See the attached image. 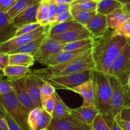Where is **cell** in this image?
Returning a JSON list of instances; mask_svg holds the SVG:
<instances>
[{
	"instance_id": "ba28073f",
	"label": "cell",
	"mask_w": 130,
	"mask_h": 130,
	"mask_svg": "<svg viewBox=\"0 0 130 130\" xmlns=\"http://www.w3.org/2000/svg\"><path fill=\"white\" fill-rule=\"evenodd\" d=\"M63 46L64 44L57 41L47 36L34 55V60L44 65L50 57L63 51Z\"/></svg>"
},
{
	"instance_id": "1f68e13d",
	"label": "cell",
	"mask_w": 130,
	"mask_h": 130,
	"mask_svg": "<svg viewBox=\"0 0 130 130\" xmlns=\"http://www.w3.org/2000/svg\"><path fill=\"white\" fill-rule=\"evenodd\" d=\"M98 1H90V2L81 3L71 5V11H96L98 5Z\"/></svg>"
},
{
	"instance_id": "d590c367",
	"label": "cell",
	"mask_w": 130,
	"mask_h": 130,
	"mask_svg": "<svg viewBox=\"0 0 130 130\" xmlns=\"http://www.w3.org/2000/svg\"><path fill=\"white\" fill-rule=\"evenodd\" d=\"M41 103L43 109L52 116L55 107V95L48 97H41Z\"/></svg>"
},
{
	"instance_id": "cb8c5ba5",
	"label": "cell",
	"mask_w": 130,
	"mask_h": 130,
	"mask_svg": "<svg viewBox=\"0 0 130 130\" xmlns=\"http://www.w3.org/2000/svg\"><path fill=\"white\" fill-rule=\"evenodd\" d=\"M123 5L118 0H99L96 8V13L102 15H110Z\"/></svg>"
},
{
	"instance_id": "2e32d148",
	"label": "cell",
	"mask_w": 130,
	"mask_h": 130,
	"mask_svg": "<svg viewBox=\"0 0 130 130\" xmlns=\"http://www.w3.org/2000/svg\"><path fill=\"white\" fill-rule=\"evenodd\" d=\"M24 84L27 92L37 107H42L41 95L39 85V77L32 72H29L24 77Z\"/></svg>"
},
{
	"instance_id": "7bdbcfd3",
	"label": "cell",
	"mask_w": 130,
	"mask_h": 130,
	"mask_svg": "<svg viewBox=\"0 0 130 130\" xmlns=\"http://www.w3.org/2000/svg\"><path fill=\"white\" fill-rule=\"evenodd\" d=\"M9 65V54L0 52V69L3 71Z\"/></svg>"
},
{
	"instance_id": "8fae6325",
	"label": "cell",
	"mask_w": 130,
	"mask_h": 130,
	"mask_svg": "<svg viewBox=\"0 0 130 130\" xmlns=\"http://www.w3.org/2000/svg\"><path fill=\"white\" fill-rule=\"evenodd\" d=\"M52 116L43 107H36L29 112L28 124L30 130H43L47 129L50 124Z\"/></svg>"
},
{
	"instance_id": "30bf717a",
	"label": "cell",
	"mask_w": 130,
	"mask_h": 130,
	"mask_svg": "<svg viewBox=\"0 0 130 130\" xmlns=\"http://www.w3.org/2000/svg\"><path fill=\"white\" fill-rule=\"evenodd\" d=\"M112 88L111 113L113 117L119 115L124 108V86L116 78L107 75Z\"/></svg>"
},
{
	"instance_id": "277c9868",
	"label": "cell",
	"mask_w": 130,
	"mask_h": 130,
	"mask_svg": "<svg viewBox=\"0 0 130 130\" xmlns=\"http://www.w3.org/2000/svg\"><path fill=\"white\" fill-rule=\"evenodd\" d=\"M0 104L22 130H30L28 117L31 110L23 106L13 91L6 95H0Z\"/></svg>"
},
{
	"instance_id": "e575fe53",
	"label": "cell",
	"mask_w": 130,
	"mask_h": 130,
	"mask_svg": "<svg viewBox=\"0 0 130 130\" xmlns=\"http://www.w3.org/2000/svg\"><path fill=\"white\" fill-rule=\"evenodd\" d=\"M41 26H43V25L38 22L32 23V24L23 25V26L18 28V30H17L16 33H15V37L32 32L34 31L35 30L38 29V28L41 27Z\"/></svg>"
},
{
	"instance_id": "4316f807",
	"label": "cell",
	"mask_w": 130,
	"mask_h": 130,
	"mask_svg": "<svg viewBox=\"0 0 130 130\" xmlns=\"http://www.w3.org/2000/svg\"><path fill=\"white\" fill-rule=\"evenodd\" d=\"M55 107L53 118H63L71 115V108L69 107L62 100L58 94L55 93Z\"/></svg>"
},
{
	"instance_id": "74e56055",
	"label": "cell",
	"mask_w": 130,
	"mask_h": 130,
	"mask_svg": "<svg viewBox=\"0 0 130 130\" xmlns=\"http://www.w3.org/2000/svg\"><path fill=\"white\" fill-rule=\"evenodd\" d=\"M49 3V15H50V25L53 24L58 16L57 3L55 0H48Z\"/></svg>"
},
{
	"instance_id": "60d3db41",
	"label": "cell",
	"mask_w": 130,
	"mask_h": 130,
	"mask_svg": "<svg viewBox=\"0 0 130 130\" xmlns=\"http://www.w3.org/2000/svg\"><path fill=\"white\" fill-rule=\"evenodd\" d=\"M16 0H0V11L6 13L15 3Z\"/></svg>"
},
{
	"instance_id": "8992f818",
	"label": "cell",
	"mask_w": 130,
	"mask_h": 130,
	"mask_svg": "<svg viewBox=\"0 0 130 130\" xmlns=\"http://www.w3.org/2000/svg\"><path fill=\"white\" fill-rule=\"evenodd\" d=\"M130 74V40L116 57L107 75L116 78L123 86H126Z\"/></svg>"
},
{
	"instance_id": "9c48e42d",
	"label": "cell",
	"mask_w": 130,
	"mask_h": 130,
	"mask_svg": "<svg viewBox=\"0 0 130 130\" xmlns=\"http://www.w3.org/2000/svg\"><path fill=\"white\" fill-rule=\"evenodd\" d=\"M48 130H91V126L77 120L72 116L52 118Z\"/></svg>"
},
{
	"instance_id": "9f6ffc18",
	"label": "cell",
	"mask_w": 130,
	"mask_h": 130,
	"mask_svg": "<svg viewBox=\"0 0 130 130\" xmlns=\"http://www.w3.org/2000/svg\"><path fill=\"white\" fill-rule=\"evenodd\" d=\"M127 88H128L129 90H130V74L129 76V77H128V82H127V85H126Z\"/></svg>"
},
{
	"instance_id": "b9f144b4",
	"label": "cell",
	"mask_w": 130,
	"mask_h": 130,
	"mask_svg": "<svg viewBox=\"0 0 130 130\" xmlns=\"http://www.w3.org/2000/svg\"><path fill=\"white\" fill-rule=\"evenodd\" d=\"M104 119H105V122L107 123V124L109 126L110 130H123L119 126L118 123H116V121L115 119H114V117H104Z\"/></svg>"
},
{
	"instance_id": "5bb4252c",
	"label": "cell",
	"mask_w": 130,
	"mask_h": 130,
	"mask_svg": "<svg viewBox=\"0 0 130 130\" xmlns=\"http://www.w3.org/2000/svg\"><path fill=\"white\" fill-rule=\"evenodd\" d=\"M85 27L91 33L93 39L101 38L109 30L106 16L98 13Z\"/></svg>"
},
{
	"instance_id": "f907efd6",
	"label": "cell",
	"mask_w": 130,
	"mask_h": 130,
	"mask_svg": "<svg viewBox=\"0 0 130 130\" xmlns=\"http://www.w3.org/2000/svg\"><path fill=\"white\" fill-rule=\"evenodd\" d=\"M57 4H69L72 5L75 0H55Z\"/></svg>"
},
{
	"instance_id": "bcb514c9",
	"label": "cell",
	"mask_w": 130,
	"mask_h": 130,
	"mask_svg": "<svg viewBox=\"0 0 130 130\" xmlns=\"http://www.w3.org/2000/svg\"><path fill=\"white\" fill-rule=\"evenodd\" d=\"M117 116L123 120L130 121V107L123 108L120 114Z\"/></svg>"
},
{
	"instance_id": "836d02e7",
	"label": "cell",
	"mask_w": 130,
	"mask_h": 130,
	"mask_svg": "<svg viewBox=\"0 0 130 130\" xmlns=\"http://www.w3.org/2000/svg\"><path fill=\"white\" fill-rule=\"evenodd\" d=\"M91 130H110L104 117L99 113L91 125Z\"/></svg>"
},
{
	"instance_id": "db71d44e",
	"label": "cell",
	"mask_w": 130,
	"mask_h": 130,
	"mask_svg": "<svg viewBox=\"0 0 130 130\" xmlns=\"http://www.w3.org/2000/svg\"><path fill=\"white\" fill-rule=\"evenodd\" d=\"M123 5H124V6L127 9V10H128L130 11V1L129 2L125 3L123 4Z\"/></svg>"
},
{
	"instance_id": "6da1fadb",
	"label": "cell",
	"mask_w": 130,
	"mask_h": 130,
	"mask_svg": "<svg viewBox=\"0 0 130 130\" xmlns=\"http://www.w3.org/2000/svg\"><path fill=\"white\" fill-rule=\"evenodd\" d=\"M129 39L114 35L109 30L101 38L94 39L92 57L95 71L107 74L114 60L126 46Z\"/></svg>"
},
{
	"instance_id": "f5cc1de1",
	"label": "cell",
	"mask_w": 130,
	"mask_h": 130,
	"mask_svg": "<svg viewBox=\"0 0 130 130\" xmlns=\"http://www.w3.org/2000/svg\"><path fill=\"white\" fill-rule=\"evenodd\" d=\"M98 1V0H75V1L72 4V5H74V4H77V3H81L90 2V1Z\"/></svg>"
},
{
	"instance_id": "5b68a950",
	"label": "cell",
	"mask_w": 130,
	"mask_h": 130,
	"mask_svg": "<svg viewBox=\"0 0 130 130\" xmlns=\"http://www.w3.org/2000/svg\"><path fill=\"white\" fill-rule=\"evenodd\" d=\"M93 78L94 70H88L66 76L44 77L42 79L53 86L55 90L64 89L71 91L76 86L90 80H93Z\"/></svg>"
},
{
	"instance_id": "ffe728a7",
	"label": "cell",
	"mask_w": 130,
	"mask_h": 130,
	"mask_svg": "<svg viewBox=\"0 0 130 130\" xmlns=\"http://www.w3.org/2000/svg\"><path fill=\"white\" fill-rule=\"evenodd\" d=\"M100 113L96 107L81 106L71 109V115L79 121L91 126L94 119Z\"/></svg>"
},
{
	"instance_id": "d6a6232c",
	"label": "cell",
	"mask_w": 130,
	"mask_h": 130,
	"mask_svg": "<svg viewBox=\"0 0 130 130\" xmlns=\"http://www.w3.org/2000/svg\"><path fill=\"white\" fill-rule=\"evenodd\" d=\"M39 85L41 97H48V96H52L55 93L56 91L55 88L50 83L44 81L40 77H39Z\"/></svg>"
},
{
	"instance_id": "7dc6e473",
	"label": "cell",
	"mask_w": 130,
	"mask_h": 130,
	"mask_svg": "<svg viewBox=\"0 0 130 130\" xmlns=\"http://www.w3.org/2000/svg\"><path fill=\"white\" fill-rule=\"evenodd\" d=\"M57 10H58V15L66 13L67 11H71V5L69 4H57Z\"/></svg>"
},
{
	"instance_id": "e0dca14e",
	"label": "cell",
	"mask_w": 130,
	"mask_h": 130,
	"mask_svg": "<svg viewBox=\"0 0 130 130\" xmlns=\"http://www.w3.org/2000/svg\"><path fill=\"white\" fill-rule=\"evenodd\" d=\"M71 91L79 94L83 96V106L96 107L93 79L90 80L76 86Z\"/></svg>"
},
{
	"instance_id": "3957f363",
	"label": "cell",
	"mask_w": 130,
	"mask_h": 130,
	"mask_svg": "<svg viewBox=\"0 0 130 130\" xmlns=\"http://www.w3.org/2000/svg\"><path fill=\"white\" fill-rule=\"evenodd\" d=\"M95 106L104 117L112 116L111 113L112 88L107 75L94 70Z\"/></svg>"
},
{
	"instance_id": "f1b7e54d",
	"label": "cell",
	"mask_w": 130,
	"mask_h": 130,
	"mask_svg": "<svg viewBox=\"0 0 130 130\" xmlns=\"http://www.w3.org/2000/svg\"><path fill=\"white\" fill-rule=\"evenodd\" d=\"M37 21L42 25H50L48 0H42L38 10Z\"/></svg>"
},
{
	"instance_id": "f546056e",
	"label": "cell",
	"mask_w": 130,
	"mask_h": 130,
	"mask_svg": "<svg viewBox=\"0 0 130 130\" xmlns=\"http://www.w3.org/2000/svg\"><path fill=\"white\" fill-rule=\"evenodd\" d=\"M74 20H76L81 25H85L96 15V11H71Z\"/></svg>"
},
{
	"instance_id": "4fadbf2b",
	"label": "cell",
	"mask_w": 130,
	"mask_h": 130,
	"mask_svg": "<svg viewBox=\"0 0 130 130\" xmlns=\"http://www.w3.org/2000/svg\"><path fill=\"white\" fill-rule=\"evenodd\" d=\"M93 48L92 45L88 46L83 49L78 50L74 51H62L59 53L55 55H53L52 57H50L46 62L44 63V66L46 67L50 66H54L56 65L60 64V63H65V62H69L70 60L74 59L75 58L79 56L82 53L87 52L89 50Z\"/></svg>"
},
{
	"instance_id": "44dd1931",
	"label": "cell",
	"mask_w": 130,
	"mask_h": 130,
	"mask_svg": "<svg viewBox=\"0 0 130 130\" xmlns=\"http://www.w3.org/2000/svg\"><path fill=\"white\" fill-rule=\"evenodd\" d=\"M18 27L11 23L7 14L0 11V44L15 37Z\"/></svg>"
},
{
	"instance_id": "7a4b0ae2",
	"label": "cell",
	"mask_w": 130,
	"mask_h": 130,
	"mask_svg": "<svg viewBox=\"0 0 130 130\" xmlns=\"http://www.w3.org/2000/svg\"><path fill=\"white\" fill-rule=\"evenodd\" d=\"M95 69V63L92 57V48L65 63L50 66L41 69L30 70V72L36 76L44 77L66 76L77 72H84L88 70Z\"/></svg>"
},
{
	"instance_id": "816d5d0a",
	"label": "cell",
	"mask_w": 130,
	"mask_h": 130,
	"mask_svg": "<svg viewBox=\"0 0 130 130\" xmlns=\"http://www.w3.org/2000/svg\"><path fill=\"white\" fill-rule=\"evenodd\" d=\"M6 115V111H5V110L4 109V108L3 107L2 105L0 104V117L5 118Z\"/></svg>"
},
{
	"instance_id": "d4e9b609",
	"label": "cell",
	"mask_w": 130,
	"mask_h": 130,
	"mask_svg": "<svg viewBox=\"0 0 130 130\" xmlns=\"http://www.w3.org/2000/svg\"><path fill=\"white\" fill-rule=\"evenodd\" d=\"M48 35V34H45L42 36L39 37L38 39H36L32 41L30 43H27L25 45L22 46L15 50L10 52L9 54H13V53H25V54L30 55L34 57L35 53L39 49L41 44L43 43V40L45 39L46 37Z\"/></svg>"
},
{
	"instance_id": "83f0119b",
	"label": "cell",
	"mask_w": 130,
	"mask_h": 130,
	"mask_svg": "<svg viewBox=\"0 0 130 130\" xmlns=\"http://www.w3.org/2000/svg\"><path fill=\"white\" fill-rule=\"evenodd\" d=\"M39 0H16L11 8L6 13L10 19H13L20 13L32 6Z\"/></svg>"
},
{
	"instance_id": "c3c4849f",
	"label": "cell",
	"mask_w": 130,
	"mask_h": 130,
	"mask_svg": "<svg viewBox=\"0 0 130 130\" xmlns=\"http://www.w3.org/2000/svg\"><path fill=\"white\" fill-rule=\"evenodd\" d=\"M124 107H130V90L124 86Z\"/></svg>"
},
{
	"instance_id": "484cf974",
	"label": "cell",
	"mask_w": 130,
	"mask_h": 130,
	"mask_svg": "<svg viewBox=\"0 0 130 130\" xmlns=\"http://www.w3.org/2000/svg\"><path fill=\"white\" fill-rule=\"evenodd\" d=\"M35 60L34 57L25 53L9 54V65L20 66L30 67L34 65Z\"/></svg>"
},
{
	"instance_id": "f35d334b",
	"label": "cell",
	"mask_w": 130,
	"mask_h": 130,
	"mask_svg": "<svg viewBox=\"0 0 130 130\" xmlns=\"http://www.w3.org/2000/svg\"><path fill=\"white\" fill-rule=\"evenodd\" d=\"M13 91L12 83L10 80L3 78L0 79V95H6Z\"/></svg>"
},
{
	"instance_id": "52a82bcc",
	"label": "cell",
	"mask_w": 130,
	"mask_h": 130,
	"mask_svg": "<svg viewBox=\"0 0 130 130\" xmlns=\"http://www.w3.org/2000/svg\"><path fill=\"white\" fill-rule=\"evenodd\" d=\"M50 29V25H43L32 32L13 37L8 41L0 44V52L9 54L12 51L25 45L44 34H48Z\"/></svg>"
},
{
	"instance_id": "ee69618b",
	"label": "cell",
	"mask_w": 130,
	"mask_h": 130,
	"mask_svg": "<svg viewBox=\"0 0 130 130\" xmlns=\"http://www.w3.org/2000/svg\"><path fill=\"white\" fill-rule=\"evenodd\" d=\"M5 118L6 120V121H7L10 130H22L20 128V126L17 124L16 122H15V121L8 115V114H6Z\"/></svg>"
},
{
	"instance_id": "681fc988",
	"label": "cell",
	"mask_w": 130,
	"mask_h": 130,
	"mask_svg": "<svg viewBox=\"0 0 130 130\" xmlns=\"http://www.w3.org/2000/svg\"><path fill=\"white\" fill-rule=\"evenodd\" d=\"M0 130H10L7 121L2 117H0Z\"/></svg>"
},
{
	"instance_id": "11a10c76",
	"label": "cell",
	"mask_w": 130,
	"mask_h": 130,
	"mask_svg": "<svg viewBox=\"0 0 130 130\" xmlns=\"http://www.w3.org/2000/svg\"><path fill=\"white\" fill-rule=\"evenodd\" d=\"M4 77H5V72H4V71H3V70H1V69H0V79L4 78Z\"/></svg>"
},
{
	"instance_id": "ac0fdd59",
	"label": "cell",
	"mask_w": 130,
	"mask_h": 130,
	"mask_svg": "<svg viewBox=\"0 0 130 130\" xmlns=\"http://www.w3.org/2000/svg\"><path fill=\"white\" fill-rule=\"evenodd\" d=\"M51 38L61 43L66 44V43L93 38L91 33L85 27L81 29L70 30L63 34L54 36L51 37Z\"/></svg>"
},
{
	"instance_id": "7c38bea8",
	"label": "cell",
	"mask_w": 130,
	"mask_h": 130,
	"mask_svg": "<svg viewBox=\"0 0 130 130\" xmlns=\"http://www.w3.org/2000/svg\"><path fill=\"white\" fill-rule=\"evenodd\" d=\"M41 1L42 0H39L34 5L29 6V8L20 13L13 19H11V24L19 28L27 24L38 22L37 13Z\"/></svg>"
},
{
	"instance_id": "9a60e30c",
	"label": "cell",
	"mask_w": 130,
	"mask_h": 130,
	"mask_svg": "<svg viewBox=\"0 0 130 130\" xmlns=\"http://www.w3.org/2000/svg\"><path fill=\"white\" fill-rule=\"evenodd\" d=\"M11 83H12L13 90L19 102L23 106L30 110L36 108L37 107L36 106L35 104L30 98L25 88V84H24V78L11 81Z\"/></svg>"
},
{
	"instance_id": "7402d4cb",
	"label": "cell",
	"mask_w": 130,
	"mask_h": 130,
	"mask_svg": "<svg viewBox=\"0 0 130 130\" xmlns=\"http://www.w3.org/2000/svg\"><path fill=\"white\" fill-rule=\"evenodd\" d=\"M83 27H85L84 25H81V24L74 20L66 22L59 23V24H52L50 25V29L48 36L51 38L54 36L63 34L70 30H76V29H81Z\"/></svg>"
},
{
	"instance_id": "6f0895ef",
	"label": "cell",
	"mask_w": 130,
	"mask_h": 130,
	"mask_svg": "<svg viewBox=\"0 0 130 130\" xmlns=\"http://www.w3.org/2000/svg\"><path fill=\"white\" fill-rule=\"evenodd\" d=\"M118 1H120V2L121 3L124 4V3H127V2H129V1H130V0H118Z\"/></svg>"
},
{
	"instance_id": "f6af8a7d",
	"label": "cell",
	"mask_w": 130,
	"mask_h": 130,
	"mask_svg": "<svg viewBox=\"0 0 130 130\" xmlns=\"http://www.w3.org/2000/svg\"><path fill=\"white\" fill-rule=\"evenodd\" d=\"M114 119L118 123L119 126L123 130H130V121L123 120L120 119L119 117H114Z\"/></svg>"
},
{
	"instance_id": "d6986e66",
	"label": "cell",
	"mask_w": 130,
	"mask_h": 130,
	"mask_svg": "<svg viewBox=\"0 0 130 130\" xmlns=\"http://www.w3.org/2000/svg\"><path fill=\"white\" fill-rule=\"evenodd\" d=\"M106 17L108 28L115 30L126 22L130 21V11L123 5L122 7L106 16Z\"/></svg>"
},
{
	"instance_id": "680465c9",
	"label": "cell",
	"mask_w": 130,
	"mask_h": 130,
	"mask_svg": "<svg viewBox=\"0 0 130 130\" xmlns=\"http://www.w3.org/2000/svg\"><path fill=\"white\" fill-rule=\"evenodd\" d=\"M43 130H48L47 129H43Z\"/></svg>"
},
{
	"instance_id": "8d00e7d4",
	"label": "cell",
	"mask_w": 130,
	"mask_h": 130,
	"mask_svg": "<svg viewBox=\"0 0 130 130\" xmlns=\"http://www.w3.org/2000/svg\"><path fill=\"white\" fill-rule=\"evenodd\" d=\"M114 35L121 36L130 40V21L126 22L117 30H112Z\"/></svg>"
},
{
	"instance_id": "ab89813d",
	"label": "cell",
	"mask_w": 130,
	"mask_h": 130,
	"mask_svg": "<svg viewBox=\"0 0 130 130\" xmlns=\"http://www.w3.org/2000/svg\"><path fill=\"white\" fill-rule=\"evenodd\" d=\"M74 20L73 17H72V13H71V11H67L66 13L58 15V16L56 18L54 22L52 24H59V23L62 22H66L71 21V20ZM52 25V24H51Z\"/></svg>"
},
{
	"instance_id": "4dcf8cb0",
	"label": "cell",
	"mask_w": 130,
	"mask_h": 130,
	"mask_svg": "<svg viewBox=\"0 0 130 130\" xmlns=\"http://www.w3.org/2000/svg\"><path fill=\"white\" fill-rule=\"evenodd\" d=\"M94 43L93 38L83 39V40L71 42V43L64 44L63 50V51H74L83 49L88 46L92 45Z\"/></svg>"
},
{
	"instance_id": "603a6c76",
	"label": "cell",
	"mask_w": 130,
	"mask_h": 130,
	"mask_svg": "<svg viewBox=\"0 0 130 130\" xmlns=\"http://www.w3.org/2000/svg\"><path fill=\"white\" fill-rule=\"evenodd\" d=\"M5 77L10 81H14L16 80L24 78L30 72L29 67L20 66H13L8 65L3 70Z\"/></svg>"
}]
</instances>
